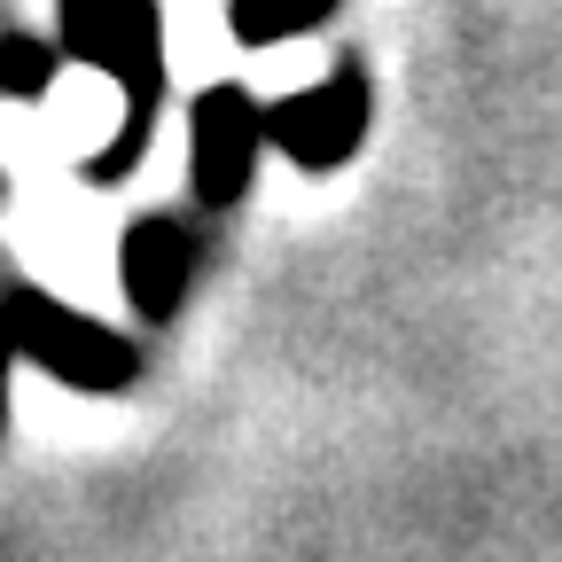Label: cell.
<instances>
[{
  "label": "cell",
  "instance_id": "1",
  "mask_svg": "<svg viewBox=\"0 0 562 562\" xmlns=\"http://www.w3.org/2000/svg\"><path fill=\"white\" fill-rule=\"evenodd\" d=\"M63 40L79 47L94 70L125 87V149L102 165L117 172L125 157H140V140H149V117H157V79H165V40H157V0H63Z\"/></svg>",
  "mask_w": 562,
  "mask_h": 562
},
{
  "label": "cell",
  "instance_id": "2",
  "mask_svg": "<svg viewBox=\"0 0 562 562\" xmlns=\"http://www.w3.org/2000/svg\"><path fill=\"white\" fill-rule=\"evenodd\" d=\"M375 125V79L368 63H336L328 79H313L305 94L273 102V149L305 165V172H336Z\"/></svg>",
  "mask_w": 562,
  "mask_h": 562
},
{
  "label": "cell",
  "instance_id": "3",
  "mask_svg": "<svg viewBox=\"0 0 562 562\" xmlns=\"http://www.w3.org/2000/svg\"><path fill=\"white\" fill-rule=\"evenodd\" d=\"M188 140H195V188L203 203H235L258 172V157L273 149V110L250 102L243 87H211L188 117Z\"/></svg>",
  "mask_w": 562,
  "mask_h": 562
},
{
  "label": "cell",
  "instance_id": "4",
  "mask_svg": "<svg viewBox=\"0 0 562 562\" xmlns=\"http://www.w3.org/2000/svg\"><path fill=\"white\" fill-rule=\"evenodd\" d=\"M188 250H195V243H188L180 227L149 220V227L133 235V250H125V273H133V290L149 297V305H165V297L180 290V281H188Z\"/></svg>",
  "mask_w": 562,
  "mask_h": 562
},
{
  "label": "cell",
  "instance_id": "5",
  "mask_svg": "<svg viewBox=\"0 0 562 562\" xmlns=\"http://www.w3.org/2000/svg\"><path fill=\"white\" fill-rule=\"evenodd\" d=\"M328 9H336V0H235V40H250V47L297 40V32H313Z\"/></svg>",
  "mask_w": 562,
  "mask_h": 562
}]
</instances>
